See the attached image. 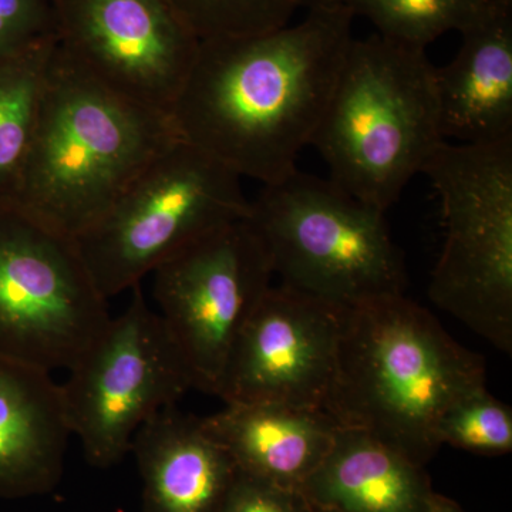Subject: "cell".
Returning <instances> with one entry per match:
<instances>
[{
  "mask_svg": "<svg viewBox=\"0 0 512 512\" xmlns=\"http://www.w3.org/2000/svg\"><path fill=\"white\" fill-rule=\"evenodd\" d=\"M353 19L343 6L308 9L269 32L200 42L168 114L175 134L238 177H288L328 107Z\"/></svg>",
  "mask_w": 512,
  "mask_h": 512,
  "instance_id": "obj_1",
  "label": "cell"
},
{
  "mask_svg": "<svg viewBox=\"0 0 512 512\" xmlns=\"http://www.w3.org/2000/svg\"><path fill=\"white\" fill-rule=\"evenodd\" d=\"M483 357L451 338L419 303L383 296L340 308L326 413L426 467L444 413L485 389Z\"/></svg>",
  "mask_w": 512,
  "mask_h": 512,
  "instance_id": "obj_2",
  "label": "cell"
},
{
  "mask_svg": "<svg viewBox=\"0 0 512 512\" xmlns=\"http://www.w3.org/2000/svg\"><path fill=\"white\" fill-rule=\"evenodd\" d=\"M177 138L168 116L111 92L56 43L13 201L76 238Z\"/></svg>",
  "mask_w": 512,
  "mask_h": 512,
  "instance_id": "obj_3",
  "label": "cell"
},
{
  "mask_svg": "<svg viewBox=\"0 0 512 512\" xmlns=\"http://www.w3.org/2000/svg\"><path fill=\"white\" fill-rule=\"evenodd\" d=\"M444 141L426 50L353 37L311 144L329 180L386 212Z\"/></svg>",
  "mask_w": 512,
  "mask_h": 512,
  "instance_id": "obj_4",
  "label": "cell"
},
{
  "mask_svg": "<svg viewBox=\"0 0 512 512\" xmlns=\"http://www.w3.org/2000/svg\"><path fill=\"white\" fill-rule=\"evenodd\" d=\"M384 214L329 178L296 170L262 187L248 221L281 285L348 308L406 288V265Z\"/></svg>",
  "mask_w": 512,
  "mask_h": 512,
  "instance_id": "obj_5",
  "label": "cell"
},
{
  "mask_svg": "<svg viewBox=\"0 0 512 512\" xmlns=\"http://www.w3.org/2000/svg\"><path fill=\"white\" fill-rule=\"evenodd\" d=\"M439 194L443 249L429 298L490 345L512 352V138L444 141L423 173Z\"/></svg>",
  "mask_w": 512,
  "mask_h": 512,
  "instance_id": "obj_6",
  "label": "cell"
},
{
  "mask_svg": "<svg viewBox=\"0 0 512 512\" xmlns=\"http://www.w3.org/2000/svg\"><path fill=\"white\" fill-rule=\"evenodd\" d=\"M241 177L200 148L177 140L161 151L76 242L101 295L141 279L215 229L247 220Z\"/></svg>",
  "mask_w": 512,
  "mask_h": 512,
  "instance_id": "obj_7",
  "label": "cell"
},
{
  "mask_svg": "<svg viewBox=\"0 0 512 512\" xmlns=\"http://www.w3.org/2000/svg\"><path fill=\"white\" fill-rule=\"evenodd\" d=\"M110 320L76 239L0 200V356L69 372Z\"/></svg>",
  "mask_w": 512,
  "mask_h": 512,
  "instance_id": "obj_8",
  "label": "cell"
},
{
  "mask_svg": "<svg viewBox=\"0 0 512 512\" xmlns=\"http://www.w3.org/2000/svg\"><path fill=\"white\" fill-rule=\"evenodd\" d=\"M67 373L60 386L70 430L96 468L119 464L136 431L194 389L180 349L140 285L131 289L126 311L111 318L106 332Z\"/></svg>",
  "mask_w": 512,
  "mask_h": 512,
  "instance_id": "obj_9",
  "label": "cell"
},
{
  "mask_svg": "<svg viewBox=\"0 0 512 512\" xmlns=\"http://www.w3.org/2000/svg\"><path fill=\"white\" fill-rule=\"evenodd\" d=\"M153 275L157 313L194 389L215 396L239 332L272 286L264 242L248 218L231 222L181 249Z\"/></svg>",
  "mask_w": 512,
  "mask_h": 512,
  "instance_id": "obj_10",
  "label": "cell"
},
{
  "mask_svg": "<svg viewBox=\"0 0 512 512\" xmlns=\"http://www.w3.org/2000/svg\"><path fill=\"white\" fill-rule=\"evenodd\" d=\"M56 43L111 92L170 114L200 40L163 0H50Z\"/></svg>",
  "mask_w": 512,
  "mask_h": 512,
  "instance_id": "obj_11",
  "label": "cell"
},
{
  "mask_svg": "<svg viewBox=\"0 0 512 512\" xmlns=\"http://www.w3.org/2000/svg\"><path fill=\"white\" fill-rule=\"evenodd\" d=\"M340 308L288 286L268 289L239 332L215 396L225 404L279 403L323 410Z\"/></svg>",
  "mask_w": 512,
  "mask_h": 512,
  "instance_id": "obj_12",
  "label": "cell"
},
{
  "mask_svg": "<svg viewBox=\"0 0 512 512\" xmlns=\"http://www.w3.org/2000/svg\"><path fill=\"white\" fill-rule=\"evenodd\" d=\"M461 33L456 57L434 66L444 140L488 144L512 138V5L495 3Z\"/></svg>",
  "mask_w": 512,
  "mask_h": 512,
  "instance_id": "obj_13",
  "label": "cell"
},
{
  "mask_svg": "<svg viewBox=\"0 0 512 512\" xmlns=\"http://www.w3.org/2000/svg\"><path fill=\"white\" fill-rule=\"evenodd\" d=\"M72 436L52 373L0 356V497L55 490Z\"/></svg>",
  "mask_w": 512,
  "mask_h": 512,
  "instance_id": "obj_14",
  "label": "cell"
},
{
  "mask_svg": "<svg viewBox=\"0 0 512 512\" xmlns=\"http://www.w3.org/2000/svg\"><path fill=\"white\" fill-rule=\"evenodd\" d=\"M144 512H215L237 476L231 456L202 417L165 407L134 434Z\"/></svg>",
  "mask_w": 512,
  "mask_h": 512,
  "instance_id": "obj_15",
  "label": "cell"
},
{
  "mask_svg": "<svg viewBox=\"0 0 512 512\" xmlns=\"http://www.w3.org/2000/svg\"><path fill=\"white\" fill-rule=\"evenodd\" d=\"M202 424L238 471L292 490L322 463L338 429L325 410L279 403L225 404Z\"/></svg>",
  "mask_w": 512,
  "mask_h": 512,
  "instance_id": "obj_16",
  "label": "cell"
},
{
  "mask_svg": "<svg viewBox=\"0 0 512 512\" xmlns=\"http://www.w3.org/2000/svg\"><path fill=\"white\" fill-rule=\"evenodd\" d=\"M299 491L322 512H427L434 494L424 467L372 434L342 426Z\"/></svg>",
  "mask_w": 512,
  "mask_h": 512,
  "instance_id": "obj_17",
  "label": "cell"
},
{
  "mask_svg": "<svg viewBox=\"0 0 512 512\" xmlns=\"http://www.w3.org/2000/svg\"><path fill=\"white\" fill-rule=\"evenodd\" d=\"M56 39L0 57V200H13L35 133Z\"/></svg>",
  "mask_w": 512,
  "mask_h": 512,
  "instance_id": "obj_18",
  "label": "cell"
},
{
  "mask_svg": "<svg viewBox=\"0 0 512 512\" xmlns=\"http://www.w3.org/2000/svg\"><path fill=\"white\" fill-rule=\"evenodd\" d=\"M495 0H340L355 16L376 26L377 35L424 49L437 37L468 26L484 16Z\"/></svg>",
  "mask_w": 512,
  "mask_h": 512,
  "instance_id": "obj_19",
  "label": "cell"
},
{
  "mask_svg": "<svg viewBox=\"0 0 512 512\" xmlns=\"http://www.w3.org/2000/svg\"><path fill=\"white\" fill-rule=\"evenodd\" d=\"M200 42L258 35L292 22L299 0H163Z\"/></svg>",
  "mask_w": 512,
  "mask_h": 512,
  "instance_id": "obj_20",
  "label": "cell"
},
{
  "mask_svg": "<svg viewBox=\"0 0 512 512\" xmlns=\"http://www.w3.org/2000/svg\"><path fill=\"white\" fill-rule=\"evenodd\" d=\"M441 446L483 456L512 450V410L488 393L487 387L458 400L444 413L437 429Z\"/></svg>",
  "mask_w": 512,
  "mask_h": 512,
  "instance_id": "obj_21",
  "label": "cell"
},
{
  "mask_svg": "<svg viewBox=\"0 0 512 512\" xmlns=\"http://www.w3.org/2000/svg\"><path fill=\"white\" fill-rule=\"evenodd\" d=\"M56 39L50 0H0V57Z\"/></svg>",
  "mask_w": 512,
  "mask_h": 512,
  "instance_id": "obj_22",
  "label": "cell"
},
{
  "mask_svg": "<svg viewBox=\"0 0 512 512\" xmlns=\"http://www.w3.org/2000/svg\"><path fill=\"white\" fill-rule=\"evenodd\" d=\"M215 512H315L299 490L238 471Z\"/></svg>",
  "mask_w": 512,
  "mask_h": 512,
  "instance_id": "obj_23",
  "label": "cell"
},
{
  "mask_svg": "<svg viewBox=\"0 0 512 512\" xmlns=\"http://www.w3.org/2000/svg\"><path fill=\"white\" fill-rule=\"evenodd\" d=\"M427 512H466L463 508L458 507L450 498L443 497L440 494H433L431 497L429 510Z\"/></svg>",
  "mask_w": 512,
  "mask_h": 512,
  "instance_id": "obj_24",
  "label": "cell"
},
{
  "mask_svg": "<svg viewBox=\"0 0 512 512\" xmlns=\"http://www.w3.org/2000/svg\"><path fill=\"white\" fill-rule=\"evenodd\" d=\"M302 8L315 9V8H332V6L340 5V0H299Z\"/></svg>",
  "mask_w": 512,
  "mask_h": 512,
  "instance_id": "obj_25",
  "label": "cell"
},
{
  "mask_svg": "<svg viewBox=\"0 0 512 512\" xmlns=\"http://www.w3.org/2000/svg\"><path fill=\"white\" fill-rule=\"evenodd\" d=\"M495 2L508 3V5H512V0H495Z\"/></svg>",
  "mask_w": 512,
  "mask_h": 512,
  "instance_id": "obj_26",
  "label": "cell"
},
{
  "mask_svg": "<svg viewBox=\"0 0 512 512\" xmlns=\"http://www.w3.org/2000/svg\"><path fill=\"white\" fill-rule=\"evenodd\" d=\"M313 510H315V508H313ZM315 512H322V511L315 510Z\"/></svg>",
  "mask_w": 512,
  "mask_h": 512,
  "instance_id": "obj_27",
  "label": "cell"
}]
</instances>
